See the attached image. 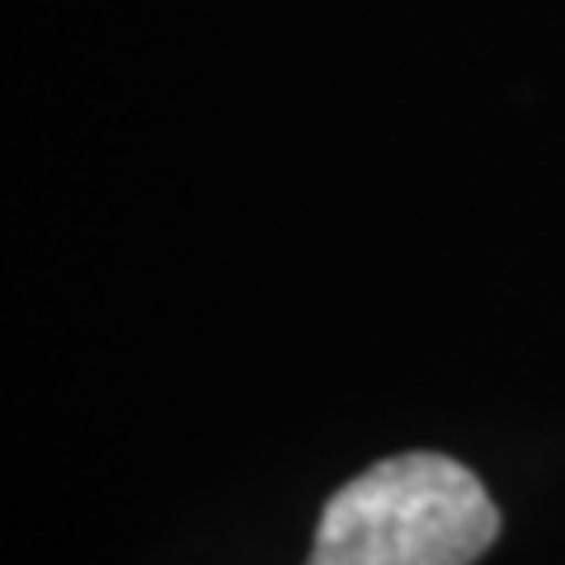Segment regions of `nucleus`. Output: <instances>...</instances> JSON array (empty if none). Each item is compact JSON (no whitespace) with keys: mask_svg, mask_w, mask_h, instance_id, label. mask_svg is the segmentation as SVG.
I'll use <instances>...</instances> for the list:
<instances>
[{"mask_svg":"<svg viewBox=\"0 0 565 565\" xmlns=\"http://www.w3.org/2000/svg\"><path fill=\"white\" fill-rule=\"evenodd\" d=\"M500 537L481 476L444 452H396L330 494L307 565H471Z\"/></svg>","mask_w":565,"mask_h":565,"instance_id":"obj_1","label":"nucleus"}]
</instances>
